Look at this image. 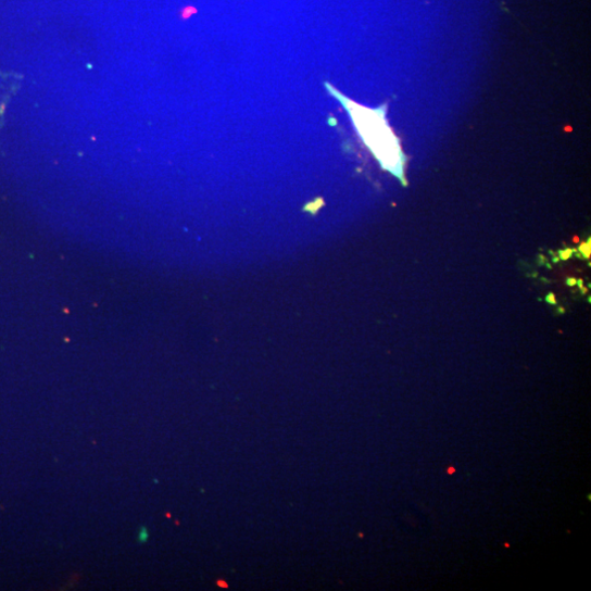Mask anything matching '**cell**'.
Listing matches in <instances>:
<instances>
[{
  "label": "cell",
  "mask_w": 591,
  "mask_h": 591,
  "mask_svg": "<svg viewBox=\"0 0 591 591\" xmlns=\"http://www.w3.org/2000/svg\"><path fill=\"white\" fill-rule=\"evenodd\" d=\"M326 88L347 110L356 131L382 169L397 177L406 186L404 168L406 158L402 152L400 139L387 120V104L372 109L349 99L329 83Z\"/></svg>",
  "instance_id": "1"
},
{
  "label": "cell",
  "mask_w": 591,
  "mask_h": 591,
  "mask_svg": "<svg viewBox=\"0 0 591 591\" xmlns=\"http://www.w3.org/2000/svg\"><path fill=\"white\" fill-rule=\"evenodd\" d=\"M148 539V531H147V528L146 527H142L140 529V532H139V536H138V540L139 542L141 543H144Z\"/></svg>",
  "instance_id": "2"
},
{
  "label": "cell",
  "mask_w": 591,
  "mask_h": 591,
  "mask_svg": "<svg viewBox=\"0 0 591 591\" xmlns=\"http://www.w3.org/2000/svg\"><path fill=\"white\" fill-rule=\"evenodd\" d=\"M580 251L584 254L586 257L590 256V243H589V241H588V243L581 244Z\"/></svg>",
  "instance_id": "3"
},
{
  "label": "cell",
  "mask_w": 591,
  "mask_h": 591,
  "mask_svg": "<svg viewBox=\"0 0 591 591\" xmlns=\"http://www.w3.org/2000/svg\"><path fill=\"white\" fill-rule=\"evenodd\" d=\"M573 250H566L559 253L563 260H567L571 255Z\"/></svg>",
  "instance_id": "4"
}]
</instances>
